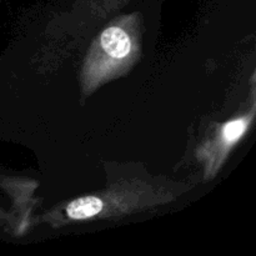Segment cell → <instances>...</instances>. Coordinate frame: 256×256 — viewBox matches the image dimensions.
Here are the masks:
<instances>
[{
  "label": "cell",
  "mask_w": 256,
  "mask_h": 256,
  "mask_svg": "<svg viewBox=\"0 0 256 256\" xmlns=\"http://www.w3.org/2000/svg\"><path fill=\"white\" fill-rule=\"evenodd\" d=\"M125 24L110 25L102 30L88 55L84 66L85 90H92L112 75L128 66L138 54V40L135 26Z\"/></svg>",
  "instance_id": "6da1fadb"
},
{
  "label": "cell",
  "mask_w": 256,
  "mask_h": 256,
  "mask_svg": "<svg viewBox=\"0 0 256 256\" xmlns=\"http://www.w3.org/2000/svg\"><path fill=\"white\" fill-rule=\"evenodd\" d=\"M252 119V115H245V116L239 118V119H235L226 122L222 126V132H220L219 138L215 142L214 148H210L212 154L216 155V156H214L215 162H216L218 158L222 159L225 156V154H228L230 148L245 134V132L249 128Z\"/></svg>",
  "instance_id": "7a4b0ae2"
},
{
  "label": "cell",
  "mask_w": 256,
  "mask_h": 256,
  "mask_svg": "<svg viewBox=\"0 0 256 256\" xmlns=\"http://www.w3.org/2000/svg\"><path fill=\"white\" fill-rule=\"evenodd\" d=\"M104 208V202L95 196H84L70 202L66 208L68 218L72 220H85L94 218Z\"/></svg>",
  "instance_id": "3957f363"
}]
</instances>
